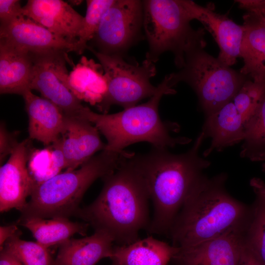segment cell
I'll return each instance as SVG.
<instances>
[{
    "instance_id": "cell-28",
    "label": "cell",
    "mask_w": 265,
    "mask_h": 265,
    "mask_svg": "<svg viewBox=\"0 0 265 265\" xmlns=\"http://www.w3.org/2000/svg\"><path fill=\"white\" fill-rule=\"evenodd\" d=\"M114 0H87L86 15L80 32L78 43L83 52L96 33L101 21Z\"/></svg>"
},
{
    "instance_id": "cell-18",
    "label": "cell",
    "mask_w": 265,
    "mask_h": 265,
    "mask_svg": "<svg viewBox=\"0 0 265 265\" xmlns=\"http://www.w3.org/2000/svg\"><path fill=\"white\" fill-rule=\"evenodd\" d=\"M22 96L28 115L29 138L46 146L56 142L65 125L62 111L50 101L33 94L31 90Z\"/></svg>"
},
{
    "instance_id": "cell-30",
    "label": "cell",
    "mask_w": 265,
    "mask_h": 265,
    "mask_svg": "<svg viewBox=\"0 0 265 265\" xmlns=\"http://www.w3.org/2000/svg\"><path fill=\"white\" fill-rule=\"evenodd\" d=\"M0 163L6 157L11 155L19 142L17 140V136L13 132H8L3 124H0Z\"/></svg>"
},
{
    "instance_id": "cell-31",
    "label": "cell",
    "mask_w": 265,
    "mask_h": 265,
    "mask_svg": "<svg viewBox=\"0 0 265 265\" xmlns=\"http://www.w3.org/2000/svg\"><path fill=\"white\" fill-rule=\"evenodd\" d=\"M240 8L257 16L265 25V0H238Z\"/></svg>"
},
{
    "instance_id": "cell-36",
    "label": "cell",
    "mask_w": 265,
    "mask_h": 265,
    "mask_svg": "<svg viewBox=\"0 0 265 265\" xmlns=\"http://www.w3.org/2000/svg\"><path fill=\"white\" fill-rule=\"evenodd\" d=\"M69 2L72 3V4H75V5H77L79 3H80L82 1L81 0H70L69 1Z\"/></svg>"
},
{
    "instance_id": "cell-14",
    "label": "cell",
    "mask_w": 265,
    "mask_h": 265,
    "mask_svg": "<svg viewBox=\"0 0 265 265\" xmlns=\"http://www.w3.org/2000/svg\"><path fill=\"white\" fill-rule=\"evenodd\" d=\"M246 229L231 232L192 246L178 247L172 260L176 265H238L245 246Z\"/></svg>"
},
{
    "instance_id": "cell-33",
    "label": "cell",
    "mask_w": 265,
    "mask_h": 265,
    "mask_svg": "<svg viewBox=\"0 0 265 265\" xmlns=\"http://www.w3.org/2000/svg\"><path fill=\"white\" fill-rule=\"evenodd\" d=\"M17 224L8 226H0V250L3 248L5 242L17 231Z\"/></svg>"
},
{
    "instance_id": "cell-29",
    "label": "cell",
    "mask_w": 265,
    "mask_h": 265,
    "mask_svg": "<svg viewBox=\"0 0 265 265\" xmlns=\"http://www.w3.org/2000/svg\"><path fill=\"white\" fill-rule=\"evenodd\" d=\"M22 15L20 0H0V25L9 23Z\"/></svg>"
},
{
    "instance_id": "cell-2",
    "label": "cell",
    "mask_w": 265,
    "mask_h": 265,
    "mask_svg": "<svg viewBox=\"0 0 265 265\" xmlns=\"http://www.w3.org/2000/svg\"><path fill=\"white\" fill-rule=\"evenodd\" d=\"M131 154L112 173L102 178L104 186L90 204L80 208L75 216L113 238L117 245L138 239L140 231L148 229L150 200L131 159Z\"/></svg>"
},
{
    "instance_id": "cell-15",
    "label": "cell",
    "mask_w": 265,
    "mask_h": 265,
    "mask_svg": "<svg viewBox=\"0 0 265 265\" xmlns=\"http://www.w3.org/2000/svg\"><path fill=\"white\" fill-rule=\"evenodd\" d=\"M53 144L61 151L66 170L80 167L106 147L99 131L92 124L82 118L65 115L64 130Z\"/></svg>"
},
{
    "instance_id": "cell-22",
    "label": "cell",
    "mask_w": 265,
    "mask_h": 265,
    "mask_svg": "<svg viewBox=\"0 0 265 265\" xmlns=\"http://www.w3.org/2000/svg\"><path fill=\"white\" fill-rule=\"evenodd\" d=\"M179 248L150 236L126 245H114L110 259L118 265H168Z\"/></svg>"
},
{
    "instance_id": "cell-9",
    "label": "cell",
    "mask_w": 265,
    "mask_h": 265,
    "mask_svg": "<svg viewBox=\"0 0 265 265\" xmlns=\"http://www.w3.org/2000/svg\"><path fill=\"white\" fill-rule=\"evenodd\" d=\"M265 93V82L248 79L232 99L206 117L202 132L211 142L204 157L242 141L245 125Z\"/></svg>"
},
{
    "instance_id": "cell-25",
    "label": "cell",
    "mask_w": 265,
    "mask_h": 265,
    "mask_svg": "<svg viewBox=\"0 0 265 265\" xmlns=\"http://www.w3.org/2000/svg\"><path fill=\"white\" fill-rule=\"evenodd\" d=\"M242 141L240 157L265 160V93L245 125Z\"/></svg>"
},
{
    "instance_id": "cell-35",
    "label": "cell",
    "mask_w": 265,
    "mask_h": 265,
    "mask_svg": "<svg viewBox=\"0 0 265 265\" xmlns=\"http://www.w3.org/2000/svg\"><path fill=\"white\" fill-rule=\"evenodd\" d=\"M250 185L256 195L265 199V182L260 178L254 177L250 181Z\"/></svg>"
},
{
    "instance_id": "cell-5",
    "label": "cell",
    "mask_w": 265,
    "mask_h": 265,
    "mask_svg": "<svg viewBox=\"0 0 265 265\" xmlns=\"http://www.w3.org/2000/svg\"><path fill=\"white\" fill-rule=\"evenodd\" d=\"M130 154L104 150L79 168L66 170L36 186L19 219L75 216L89 186L113 173Z\"/></svg>"
},
{
    "instance_id": "cell-34",
    "label": "cell",
    "mask_w": 265,
    "mask_h": 265,
    "mask_svg": "<svg viewBox=\"0 0 265 265\" xmlns=\"http://www.w3.org/2000/svg\"><path fill=\"white\" fill-rule=\"evenodd\" d=\"M0 265H23L12 254L2 249L0 250Z\"/></svg>"
},
{
    "instance_id": "cell-19",
    "label": "cell",
    "mask_w": 265,
    "mask_h": 265,
    "mask_svg": "<svg viewBox=\"0 0 265 265\" xmlns=\"http://www.w3.org/2000/svg\"><path fill=\"white\" fill-rule=\"evenodd\" d=\"M114 243L112 236L103 230L83 238H71L60 245L52 265H95L110 258Z\"/></svg>"
},
{
    "instance_id": "cell-4",
    "label": "cell",
    "mask_w": 265,
    "mask_h": 265,
    "mask_svg": "<svg viewBox=\"0 0 265 265\" xmlns=\"http://www.w3.org/2000/svg\"><path fill=\"white\" fill-rule=\"evenodd\" d=\"M175 86L171 73L164 77L146 103L113 114L97 113L86 106L81 118L92 124L105 136L107 142L104 150L107 151L120 152L128 146L142 141L153 147L164 149L187 144L190 139L171 136L169 127L159 112L161 98L176 93L173 89Z\"/></svg>"
},
{
    "instance_id": "cell-27",
    "label": "cell",
    "mask_w": 265,
    "mask_h": 265,
    "mask_svg": "<svg viewBox=\"0 0 265 265\" xmlns=\"http://www.w3.org/2000/svg\"><path fill=\"white\" fill-rule=\"evenodd\" d=\"M21 234L18 230L5 242L2 249L14 256L23 265H52L48 248L37 241L21 239Z\"/></svg>"
},
{
    "instance_id": "cell-12",
    "label": "cell",
    "mask_w": 265,
    "mask_h": 265,
    "mask_svg": "<svg viewBox=\"0 0 265 265\" xmlns=\"http://www.w3.org/2000/svg\"><path fill=\"white\" fill-rule=\"evenodd\" d=\"M0 40L25 52L36 53L52 51L83 53L78 43L70 42L22 15L0 26Z\"/></svg>"
},
{
    "instance_id": "cell-20",
    "label": "cell",
    "mask_w": 265,
    "mask_h": 265,
    "mask_svg": "<svg viewBox=\"0 0 265 265\" xmlns=\"http://www.w3.org/2000/svg\"><path fill=\"white\" fill-rule=\"evenodd\" d=\"M33 63L30 53L0 40V93L23 96L30 89Z\"/></svg>"
},
{
    "instance_id": "cell-1",
    "label": "cell",
    "mask_w": 265,
    "mask_h": 265,
    "mask_svg": "<svg viewBox=\"0 0 265 265\" xmlns=\"http://www.w3.org/2000/svg\"><path fill=\"white\" fill-rule=\"evenodd\" d=\"M201 132L192 147L181 154L153 147L147 153L131 156L153 205L147 229L150 234L167 235L184 203L206 176L211 162L199 155L205 139Z\"/></svg>"
},
{
    "instance_id": "cell-17",
    "label": "cell",
    "mask_w": 265,
    "mask_h": 265,
    "mask_svg": "<svg viewBox=\"0 0 265 265\" xmlns=\"http://www.w3.org/2000/svg\"><path fill=\"white\" fill-rule=\"evenodd\" d=\"M194 5L195 20L203 24L219 48L218 60L229 67L235 64L240 57L243 25H238L226 14L215 12L212 3L201 6L195 3Z\"/></svg>"
},
{
    "instance_id": "cell-21",
    "label": "cell",
    "mask_w": 265,
    "mask_h": 265,
    "mask_svg": "<svg viewBox=\"0 0 265 265\" xmlns=\"http://www.w3.org/2000/svg\"><path fill=\"white\" fill-rule=\"evenodd\" d=\"M243 21L240 49L243 65L239 72L254 82H265V25L249 12L243 16Z\"/></svg>"
},
{
    "instance_id": "cell-6",
    "label": "cell",
    "mask_w": 265,
    "mask_h": 265,
    "mask_svg": "<svg viewBox=\"0 0 265 265\" xmlns=\"http://www.w3.org/2000/svg\"><path fill=\"white\" fill-rule=\"evenodd\" d=\"M143 26L149 50L146 59L155 63L163 53L170 51L180 69L186 51L206 46L205 31L193 28L194 2L188 0H145L142 1Z\"/></svg>"
},
{
    "instance_id": "cell-37",
    "label": "cell",
    "mask_w": 265,
    "mask_h": 265,
    "mask_svg": "<svg viewBox=\"0 0 265 265\" xmlns=\"http://www.w3.org/2000/svg\"><path fill=\"white\" fill-rule=\"evenodd\" d=\"M262 171L265 172V163H264L262 165Z\"/></svg>"
},
{
    "instance_id": "cell-3",
    "label": "cell",
    "mask_w": 265,
    "mask_h": 265,
    "mask_svg": "<svg viewBox=\"0 0 265 265\" xmlns=\"http://www.w3.org/2000/svg\"><path fill=\"white\" fill-rule=\"evenodd\" d=\"M227 175L206 176L183 205L168 235L172 245L192 246L231 232L245 230L249 206L233 197L225 186Z\"/></svg>"
},
{
    "instance_id": "cell-26",
    "label": "cell",
    "mask_w": 265,
    "mask_h": 265,
    "mask_svg": "<svg viewBox=\"0 0 265 265\" xmlns=\"http://www.w3.org/2000/svg\"><path fill=\"white\" fill-rule=\"evenodd\" d=\"M251 207V217L245 232V242L265 265V199L256 195Z\"/></svg>"
},
{
    "instance_id": "cell-8",
    "label": "cell",
    "mask_w": 265,
    "mask_h": 265,
    "mask_svg": "<svg viewBox=\"0 0 265 265\" xmlns=\"http://www.w3.org/2000/svg\"><path fill=\"white\" fill-rule=\"evenodd\" d=\"M88 50L100 61L107 80L106 92L98 106L104 113L111 105L127 109L155 93L157 86L150 82L157 73L153 62L145 58L141 64H133L127 62L122 55L103 54L90 47Z\"/></svg>"
},
{
    "instance_id": "cell-10",
    "label": "cell",
    "mask_w": 265,
    "mask_h": 265,
    "mask_svg": "<svg viewBox=\"0 0 265 265\" xmlns=\"http://www.w3.org/2000/svg\"><path fill=\"white\" fill-rule=\"evenodd\" d=\"M67 53L61 51L30 53L33 63L30 89L38 91L65 115L81 118L85 106L69 87Z\"/></svg>"
},
{
    "instance_id": "cell-32",
    "label": "cell",
    "mask_w": 265,
    "mask_h": 265,
    "mask_svg": "<svg viewBox=\"0 0 265 265\" xmlns=\"http://www.w3.org/2000/svg\"><path fill=\"white\" fill-rule=\"evenodd\" d=\"M238 265H264L245 244Z\"/></svg>"
},
{
    "instance_id": "cell-11",
    "label": "cell",
    "mask_w": 265,
    "mask_h": 265,
    "mask_svg": "<svg viewBox=\"0 0 265 265\" xmlns=\"http://www.w3.org/2000/svg\"><path fill=\"white\" fill-rule=\"evenodd\" d=\"M143 19L142 1L114 0L91 40L97 49L96 51L123 56L139 37Z\"/></svg>"
},
{
    "instance_id": "cell-24",
    "label": "cell",
    "mask_w": 265,
    "mask_h": 265,
    "mask_svg": "<svg viewBox=\"0 0 265 265\" xmlns=\"http://www.w3.org/2000/svg\"><path fill=\"white\" fill-rule=\"evenodd\" d=\"M16 224L28 229L36 241L47 248L61 245L75 234L86 235L89 226L85 222H73L66 217L19 219Z\"/></svg>"
},
{
    "instance_id": "cell-16",
    "label": "cell",
    "mask_w": 265,
    "mask_h": 265,
    "mask_svg": "<svg viewBox=\"0 0 265 265\" xmlns=\"http://www.w3.org/2000/svg\"><path fill=\"white\" fill-rule=\"evenodd\" d=\"M23 14L59 37L78 43L84 17L67 2L62 0H28L23 7Z\"/></svg>"
},
{
    "instance_id": "cell-23",
    "label": "cell",
    "mask_w": 265,
    "mask_h": 265,
    "mask_svg": "<svg viewBox=\"0 0 265 265\" xmlns=\"http://www.w3.org/2000/svg\"><path fill=\"white\" fill-rule=\"evenodd\" d=\"M68 85L79 100L98 106L106 92L107 80L100 63L82 56L69 73Z\"/></svg>"
},
{
    "instance_id": "cell-7",
    "label": "cell",
    "mask_w": 265,
    "mask_h": 265,
    "mask_svg": "<svg viewBox=\"0 0 265 265\" xmlns=\"http://www.w3.org/2000/svg\"><path fill=\"white\" fill-rule=\"evenodd\" d=\"M204 48L198 46L186 51L182 67L172 75L175 84L184 81L192 88L206 117L232 99L249 79L207 53Z\"/></svg>"
},
{
    "instance_id": "cell-38",
    "label": "cell",
    "mask_w": 265,
    "mask_h": 265,
    "mask_svg": "<svg viewBox=\"0 0 265 265\" xmlns=\"http://www.w3.org/2000/svg\"><path fill=\"white\" fill-rule=\"evenodd\" d=\"M111 265H118L116 262L112 261V263Z\"/></svg>"
},
{
    "instance_id": "cell-13",
    "label": "cell",
    "mask_w": 265,
    "mask_h": 265,
    "mask_svg": "<svg viewBox=\"0 0 265 265\" xmlns=\"http://www.w3.org/2000/svg\"><path fill=\"white\" fill-rule=\"evenodd\" d=\"M29 139L19 142L5 164L0 168V211L16 209L21 212L30 196L33 184L27 162Z\"/></svg>"
}]
</instances>
